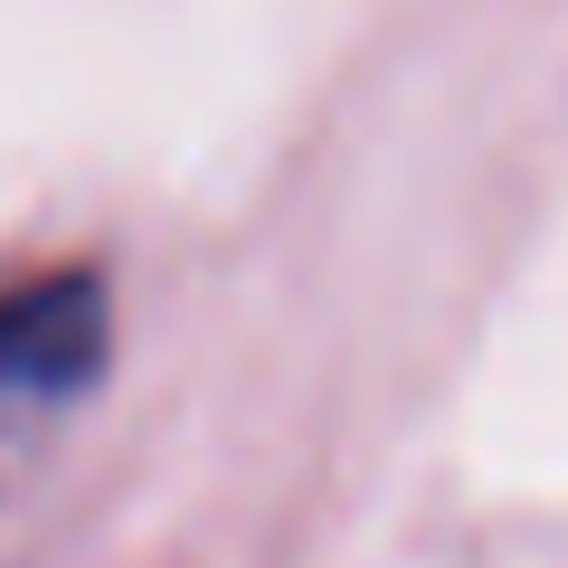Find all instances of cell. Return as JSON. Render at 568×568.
<instances>
[{
  "label": "cell",
  "instance_id": "6da1fadb",
  "mask_svg": "<svg viewBox=\"0 0 568 568\" xmlns=\"http://www.w3.org/2000/svg\"><path fill=\"white\" fill-rule=\"evenodd\" d=\"M104 284L95 275H29L0 284V407H58L104 369Z\"/></svg>",
  "mask_w": 568,
  "mask_h": 568
}]
</instances>
